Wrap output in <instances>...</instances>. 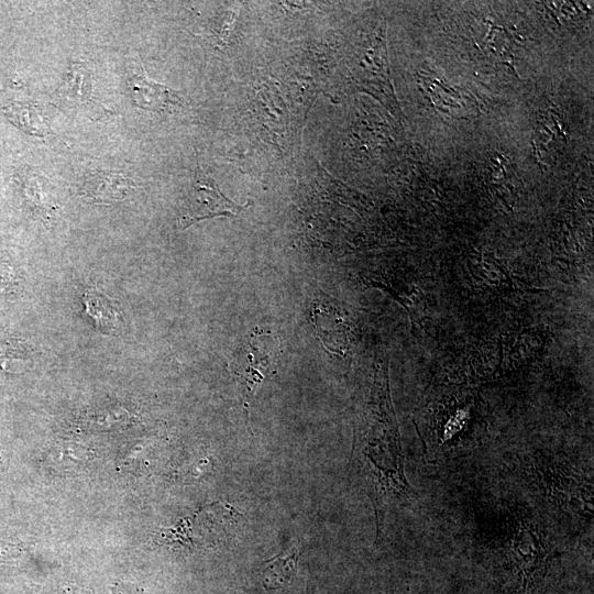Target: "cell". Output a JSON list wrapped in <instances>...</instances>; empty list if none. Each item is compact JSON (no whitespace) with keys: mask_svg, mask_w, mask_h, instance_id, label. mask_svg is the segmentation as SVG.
<instances>
[{"mask_svg":"<svg viewBox=\"0 0 594 594\" xmlns=\"http://www.w3.org/2000/svg\"><path fill=\"white\" fill-rule=\"evenodd\" d=\"M245 206H241L224 196L215 180L202 173H198L183 205L179 224L186 229L204 219L220 216L234 217Z\"/></svg>","mask_w":594,"mask_h":594,"instance_id":"1","label":"cell"},{"mask_svg":"<svg viewBox=\"0 0 594 594\" xmlns=\"http://www.w3.org/2000/svg\"><path fill=\"white\" fill-rule=\"evenodd\" d=\"M128 89L135 106L145 110L172 111L183 101L177 91L150 80L138 61L129 65Z\"/></svg>","mask_w":594,"mask_h":594,"instance_id":"2","label":"cell"},{"mask_svg":"<svg viewBox=\"0 0 594 594\" xmlns=\"http://www.w3.org/2000/svg\"><path fill=\"white\" fill-rule=\"evenodd\" d=\"M265 334H261L260 338H257V334L252 336L248 345L239 352L233 361L234 374L249 392L255 389L268 375L275 363L272 350H261Z\"/></svg>","mask_w":594,"mask_h":594,"instance_id":"3","label":"cell"},{"mask_svg":"<svg viewBox=\"0 0 594 594\" xmlns=\"http://www.w3.org/2000/svg\"><path fill=\"white\" fill-rule=\"evenodd\" d=\"M299 554V549L292 547L262 563L255 581L264 594H282L293 585Z\"/></svg>","mask_w":594,"mask_h":594,"instance_id":"4","label":"cell"},{"mask_svg":"<svg viewBox=\"0 0 594 594\" xmlns=\"http://www.w3.org/2000/svg\"><path fill=\"white\" fill-rule=\"evenodd\" d=\"M28 361L29 356L21 343L0 337V369L15 372V367Z\"/></svg>","mask_w":594,"mask_h":594,"instance_id":"5","label":"cell"}]
</instances>
